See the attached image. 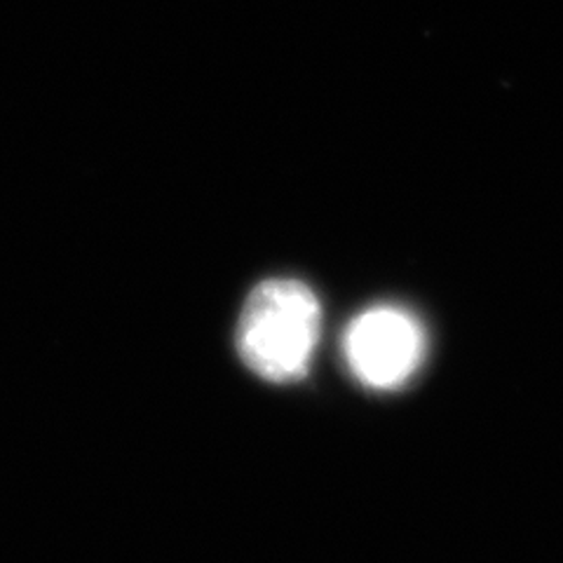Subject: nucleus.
I'll list each match as a JSON object with an SVG mask.
<instances>
[{
	"label": "nucleus",
	"instance_id": "2",
	"mask_svg": "<svg viewBox=\"0 0 563 563\" xmlns=\"http://www.w3.org/2000/svg\"><path fill=\"white\" fill-rule=\"evenodd\" d=\"M428 336L416 317L397 306L360 312L343 336L350 374L372 390H397L426 360Z\"/></svg>",
	"mask_w": 563,
	"mask_h": 563
},
{
	"label": "nucleus",
	"instance_id": "1",
	"mask_svg": "<svg viewBox=\"0 0 563 563\" xmlns=\"http://www.w3.org/2000/svg\"><path fill=\"white\" fill-rule=\"evenodd\" d=\"M322 310L314 291L298 279H268L242 308L238 352L256 376L271 383L303 378L320 341Z\"/></svg>",
	"mask_w": 563,
	"mask_h": 563
}]
</instances>
